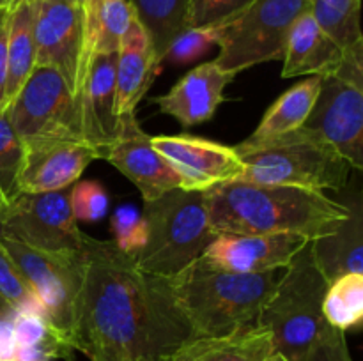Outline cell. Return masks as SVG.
<instances>
[{
    "instance_id": "d6986e66",
    "label": "cell",
    "mask_w": 363,
    "mask_h": 361,
    "mask_svg": "<svg viewBox=\"0 0 363 361\" xmlns=\"http://www.w3.org/2000/svg\"><path fill=\"white\" fill-rule=\"evenodd\" d=\"M160 69L162 62L156 59L149 35L135 16L116 59V110L119 119L137 115L138 103L147 94Z\"/></svg>"
},
{
    "instance_id": "7bdbcfd3",
    "label": "cell",
    "mask_w": 363,
    "mask_h": 361,
    "mask_svg": "<svg viewBox=\"0 0 363 361\" xmlns=\"http://www.w3.org/2000/svg\"><path fill=\"white\" fill-rule=\"evenodd\" d=\"M67 2H74V4H80L82 6V0H67Z\"/></svg>"
},
{
    "instance_id": "7c38bea8",
    "label": "cell",
    "mask_w": 363,
    "mask_h": 361,
    "mask_svg": "<svg viewBox=\"0 0 363 361\" xmlns=\"http://www.w3.org/2000/svg\"><path fill=\"white\" fill-rule=\"evenodd\" d=\"M35 66L59 71L77 92L85 71L84 11L67 0H34Z\"/></svg>"
},
{
    "instance_id": "9a60e30c",
    "label": "cell",
    "mask_w": 363,
    "mask_h": 361,
    "mask_svg": "<svg viewBox=\"0 0 363 361\" xmlns=\"http://www.w3.org/2000/svg\"><path fill=\"white\" fill-rule=\"evenodd\" d=\"M101 159L128 177L138 188L144 202L181 188L172 166L152 147L151 137L140 130L137 115L121 117L117 138L103 151Z\"/></svg>"
},
{
    "instance_id": "1f68e13d",
    "label": "cell",
    "mask_w": 363,
    "mask_h": 361,
    "mask_svg": "<svg viewBox=\"0 0 363 361\" xmlns=\"http://www.w3.org/2000/svg\"><path fill=\"white\" fill-rule=\"evenodd\" d=\"M0 297L11 304L16 311H39L43 314L38 297L32 292L28 283L18 265L0 244Z\"/></svg>"
},
{
    "instance_id": "f546056e",
    "label": "cell",
    "mask_w": 363,
    "mask_h": 361,
    "mask_svg": "<svg viewBox=\"0 0 363 361\" xmlns=\"http://www.w3.org/2000/svg\"><path fill=\"white\" fill-rule=\"evenodd\" d=\"M21 140L11 124L7 108L0 110V197L7 205L18 195L16 177L21 165Z\"/></svg>"
},
{
    "instance_id": "277c9868",
    "label": "cell",
    "mask_w": 363,
    "mask_h": 361,
    "mask_svg": "<svg viewBox=\"0 0 363 361\" xmlns=\"http://www.w3.org/2000/svg\"><path fill=\"white\" fill-rule=\"evenodd\" d=\"M243 163L240 180L305 190H342L353 166L335 147L305 126L264 140L233 147Z\"/></svg>"
},
{
    "instance_id": "6da1fadb",
    "label": "cell",
    "mask_w": 363,
    "mask_h": 361,
    "mask_svg": "<svg viewBox=\"0 0 363 361\" xmlns=\"http://www.w3.org/2000/svg\"><path fill=\"white\" fill-rule=\"evenodd\" d=\"M195 336L169 282L142 273L113 239L84 236L71 345L89 361H162Z\"/></svg>"
},
{
    "instance_id": "44dd1931",
    "label": "cell",
    "mask_w": 363,
    "mask_h": 361,
    "mask_svg": "<svg viewBox=\"0 0 363 361\" xmlns=\"http://www.w3.org/2000/svg\"><path fill=\"white\" fill-rule=\"evenodd\" d=\"M342 57L344 50L328 38L311 11H307L294 21L287 35L282 76L294 78L332 73Z\"/></svg>"
},
{
    "instance_id": "74e56055",
    "label": "cell",
    "mask_w": 363,
    "mask_h": 361,
    "mask_svg": "<svg viewBox=\"0 0 363 361\" xmlns=\"http://www.w3.org/2000/svg\"><path fill=\"white\" fill-rule=\"evenodd\" d=\"M7 32H9V13L7 11H0V110L6 108Z\"/></svg>"
},
{
    "instance_id": "4316f807",
    "label": "cell",
    "mask_w": 363,
    "mask_h": 361,
    "mask_svg": "<svg viewBox=\"0 0 363 361\" xmlns=\"http://www.w3.org/2000/svg\"><path fill=\"white\" fill-rule=\"evenodd\" d=\"M133 18L131 0H103L99 4L85 34V67L94 52L116 53L119 50Z\"/></svg>"
},
{
    "instance_id": "603a6c76",
    "label": "cell",
    "mask_w": 363,
    "mask_h": 361,
    "mask_svg": "<svg viewBox=\"0 0 363 361\" xmlns=\"http://www.w3.org/2000/svg\"><path fill=\"white\" fill-rule=\"evenodd\" d=\"M73 345L39 311H16L13 361H55L73 356Z\"/></svg>"
},
{
    "instance_id": "8fae6325",
    "label": "cell",
    "mask_w": 363,
    "mask_h": 361,
    "mask_svg": "<svg viewBox=\"0 0 363 361\" xmlns=\"http://www.w3.org/2000/svg\"><path fill=\"white\" fill-rule=\"evenodd\" d=\"M2 232L38 250L66 255H80L85 236L66 190L18 193L4 212Z\"/></svg>"
},
{
    "instance_id": "836d02e7",
    "label": "cell",
    "mask_w": 363,
    "mask_h": 361,
    "mask_svg": "<svg viewBox=\"0 0 363 361\" xmlns=\"http://www.w3.org/2000/svg\"><path fill=\"white\" fill-rule=\"evenodd\" d=\"M108 193L96 180H80L69 191V205L77 223L99 222L108 212Z\"/></svg>"
},
{
    "instance_id": "ab89813d",
    "label": "cell",
    "mask_w": 363,
    "mask_h": 361,
    "mask_svg": "<svg viewBox=\"0 0 363 361\" xmlns=\"http://www.w3.org/2000/svg\"><path fill=\"white\" fill-rule=\"evenodd\" d=\"M23 2H27V0H0V11H7V13H11V11H14Z\"/></svg>"
},
{
    "instance_id": "484cf974",
    "label": "cell",
    "mask_w": 363,
    "mask_h": 361,
    "mask_svg": "<svg viewBox=\"0 0 363 361\" xmlns=\"http://www.w3.org/2000/svg\"><path fill=\"white\" fill-rule=\"evenodd\" d=\"M131 6L149 35L156 59L163 62L174 38L188 28V0H131Z\"/></svg>"
},
{
    "instance_id": "cb8c5ba5",
    "label": "cell",
    "mask_w": 363,
    "mask_h": 361,
    "mask_svg": "<svg viewBox=\"0 0 363 361\" xmlns=\"http://www.w3.org/2000/svg\"><path fill=\"white\" fill-rule=\"evenodd\" d=\"M321 88V76H307V80L287 88L262 115L254 133L247 138L250 142L280 137L291 133L305 124L314 108L315 98Z\"/></svg>"
},
{
    "instance_id": "60d3db41",
    "label": "cell",
    "mask_w": 363,
    "mask_h": 361,
    "mask_svg": "<svg viewBox=\"0 0 363 361\" xmlns=\"http://www.w3.org/2000/svg\"><path fill=\"white\" fill-rule=\"evenodd\" d=\"M4 212H6V207L0 205V232H2V219H4Z\"/></svg>"
},
{
    "instance_id": "3957f363",
    "label": "cell",
    "mask_w": 363,
    "mask_h": 361,
    "mask_svg": "<svg viewBox=\"0 0 363 361\" xmlns=\"http://www.w3.org/2000/svg\"><path fill=\"white\" fill-rule=\"evenodd\" d=\"M167 282L195 336H218L257 326L279 278L277 271H227L199 257Z\"/></svg>"
},
{
    "instance_id": "d590c367",
    "label": "cell",
    "mask_w": 363,
    "mask_h": 361,
    "mask_svg": "<svg viewBox=\"0 0 363 361\" xmlns=\"http://www.w3.org/2000/svg\"><path fill=\"white\" fill-rule=\"evenodd\" d=\"M301 361H353L347 347L346 333L328 326L319 342Z\"/></svg>"
},
{
    "instance_id": "5b68a950",
    "label": "cell",
    "mask_w": 363,
    "mask_h": 361,
    "mask_svg": "<svg viewBox=\"0 0 363 361\" xmlns=\"http://www.w3.org/2000/svg\"><path fill=\"white\" fill-rule=\"evenodd\" d=\"M328 282L315 264L311 241L284 269L257 326L272 333L273 349L286 361H301L319 342L328 322L323 317Z\"/></svg>"
},
{
    "instance_id": "ac0fdd59",
    "label": "cell",
    "mask_w": 363,
    "mask_h": 361,
    "mask_svg": "<svg viewBox=\"0 0 363 361\" xmlns=\"http://www.w3.org/2000/svg\"><path fill=\"white\" fill-rule=\"evenodd\" d=\"M234 76L236 73L222 69L213 59L188 71L167 94L155 98V103L160 112L174 117L183 127L199 126L213 119Z\"/></svg>"
},
{
    "instance_id": "83f0119b",
    "label": "cell",
    "mask_w": 363,
    "mask_h": 361,
    "mask_svg": "<svg viewBox=\"0 0 363 361\" xmlns=\"http://www.w3.org/2000/svg\"><path fill=\"white\" fill-rule=\"evenodd\" d=\"M323 317L340 331L358 329L363 319V273H347L328 283Z\"/></svg>"
},
{
    "instance_id": "ee69618b",
    "label": "cell",
    "mask_w": 363,
    "mask_h": 361,
    "mask_svg": "<svg viewBox=\"0 0 363 361\" xmlns=\"http://www.w3.org/2000/svg\"><path fill=\"white\" fill-rule=\"evenodd\" d=\"M282 361H286V360H282Z\"/></svg>"
},
{
    "instance_id": "e575fe53",
    "label": "cell",
    "mask_w": 363,
    "mask_h": 361,
    "mask_svg": "<svg viewBox=\"0 0 363 361\" xmlns=\"http://www.w3.org/2000/svg\"><path fill=\"white\" fill-rule=\"evenodd\" d=\"M250 0H188V27H211L225 21Z\"/></svg>"
},
{
    "instance_id": "7402d4cb",
    "label": "cell",
    "mask_w": 363,
    "mask_h": 361,
    "mask_svg": "<svg viewBox=\"0 0 363 361\" xmlns=\"http://www.w3.org/2000/svg\"><path fill=\"white\" fill-rule=\"evenodd\" d=\"M347 205V218L330 236L311 241L315 264L326 282L347 273H363V207L360 193Z\"/></svg>"
},
{
    "instance_id": "7a4b0ae2",
    "label": "cell",
    "mask_w": 363,
    "mask_h": 361,
    "mask_svg": "<svg viewBox=\"0 0 363 361\" xmlns=\"http://www.w3.org/2000/svg\"><path fill=\"white\" fill-rule=\"evenodd\" d=\"M209 227L218 234H298L330 236L347 218L346 204L323 191L269 186L247 180L216 184L204 191Z\"/></svg>"
},
{
    "instance_id": "4dcf8cb0",
    "label": "cell",
    "mask_w": 363,
    "mask_h": 361,
    "mask_svg": "<svg viewBox=\"0 0 363 361\" xmlns=\"http://www.w3.org/2000/svg\"><path fill=\"white\" fill-rule=\"evenodd\" d=\"M218 41V27H188L174 38L163 55V62L186 66L204 57Z\"/></svg>"
},
{
    "instance_id": "ba28073f",
    "label": "cell",
    "mask_w": 363,
    "mask_h": 361,
    "mask_svg": "<svg viewBox=\"0 0 363 361\" xmlns=\"http://www.w3.org/2000/svg\"><path fill=\"white\" fill-rule=\"evenodd\" d=\"M321 88L303 126L328 142L350 161L363 168V41L344 50L332 73L319 74Z\"/></svg>"
},
{
    "instance_id": "52a82bcc",
    "label": "cell",
    "mask_w": 363,
    "mask_h": 361,
    "mask_svg": "<svg viewBox=\"0 0 363 361\" xmlns=\"http://www.w3.org/2000/svg\"><path fill=\"white\" fill-rule=\"evenodd\" d=\"M311 11V0H250L243 9L218 23L222 69L240 73L262 62L282 60L294 21Z\"/></svg>"
},
{
    "instance_id": "2e32d148",
    "label": "cell",
    "mask_w": 363,
    "mask_h": 361,
    "mask_svg": "<svg viewBox=\"0 0 363 361\" xmlns=\"http://www.w3.org/2000/svg\"><path fill=\"white\" fill-rule=\"evenodd\" d=\"M308 241L298 234H218L201 257L234 273L284 271Z\"/></svg>"
},
{
    "instance_id": "d6a6232c",
    "label": "cell",
    "mask_w": 363,
    "mask_h": 361,
    "mask_svg": "<svg viewBox=\"0 0 363 361\" xmlns=\"http://www.w3.org/2000/svg\"><path fill=\"white\" fill-rule=\"evenodd\" d=\"M110 230L116 246L130 257H133L145 244L147 229H145L144 216L135 205H119L110 218Z\"/></svg>"
},
{
    "instance_id": "f1b7e54d",
    "label": "cell",
    "mask_w": 363,
    "mask_h": 361,
    "mask_svg": "<svg viewBox=\"0 0 363 361\" xmlns=\"http://www.w3.org/2000/svg\"><path fill=\"white\" fill-rule=\"evenodd\" d=\"M360 4L362 0H311V13L328 38L346 50L363 41Z\"/></svg>"
},
{
    "instance_id": "4fadbf2b",
    "label": "cell",
    "mask_w": 363,
    "mask_h": 361,
    "mask_svg": "<svg viewBox=\"0 0 363 361\" xmlns=\"http://www.w3.org/2000/svg\"><path fill=\"white\" fill-rule=\"evenodd\" d=\"M21 149L18 193L66 190L80 179L89 163L101 159L98 149L84 140L69 138H28L21 140Z\"/></svg>"
},
{
    "instance_id": "d4e9b609",
    "label": "cell",
    "mask_w": 363,
    "mask_h": 361,
    "mask_svg": "<svg viewBox=\"0 0 363 361\" xmlns=\"http://www.w3.org/2000/svg\"><path fill=\"white\" fill-rule=\"evenodd\" d=\"M35 66L34 0H27L9 13L7 32L6 108L30 76Z\"/></svg>"
},
{
    "instance_id": "8992f818",
    "label": "cell",
    "mask_w": 363,
    "mask_h": 361,
    "mask_svg": "<svg viewBox=\"0 0 363 361\" xmlns=\"http://www.w3.org/2000/svg\"><path fill=\"white\" fill-rule=\"evenodd\" d=\"M145 244L133 255L142 273L172 276L199 258L216 237L209 227L204 191H167L144 202Z\"/></svg>"
},
{
    "instance_id": "5bb4252c",
    "label": "cell",
    "mask_w": 363,
    "mask_h": 361,
    "mask_svg": "<svg viewBox=\"0 0 363 361\" xmlns=\"http://www.w3.org/2000/svg\"><path fill=\"white\" fill-rule=\"evenodd\" d=\"M151 145L167 159L181 180V190L206 191L216 184L240 180L243 163L233 147L191 137V134H158Z\"/></svg>"
},
{
    "instance_id": "8d00e7d4",
    "label": "cell",
    "mask_w": 363,
    "mask_h": 361,
    "mask_svg": "<svg viewBox=\"0 0 363 361\" xmlns=\"http://www.w3.org/2000/svg\"><path fill=\"white\" fill-rule=\"evenodd\" d=\"M16 310L0 297V361H13Z\"/></svg>"
},
{
    "instance_id": "f35d334b",
    "label": "cell",
    "mask_w": 363,
    "mask_h": 361,
    "mask_svg": "<svg viewBox=\"0 0 363 361\" xmlns=\"http://www.w3.org/2000/svg\"><path fill=\"white\" fill-rule=\"evenodd\" d=\"M101 2H103V0H82V11H84V32H85V34H87V28H89V25H91L92 16H94L96 9H98V6ZM84 73H85V71H84Z\"/></svg>"
},
{
    "instance_id": "9c48e42d",
    "label": "cell",
    "mask_w": 363,
    "mask_h": 361,
    "mask_svg": "<svg viewBox=\"0 0 363 361\" xmlns=\"http://www.w3.org/2000/svg\"><path fill=\"white\" fill-rule=\"evenodd\" d=\"M7 115L20 140H84L73 91L53 67L34 66L30 76L7 105Z\"/></svg>"
},
{
    "instance_id": "30bf717a",
    "label": "cell",
    "mask_w": 363,
    "mask_h": 361,
    "mask_svg": "<svg viewBox=\"0 0 363 361\" xmlns=\"http://www.w3.org/2000/svg\"><path fill=\"white\" fill-rule=\"evenodd\" d=\"M0 244L18 265L41 304L43 315L71 343L74 299L82 275V253L66 255L38 250L0 232Z\"/></svg>"
},
{
    "instance_id": "b9f144b4",
    "label": "cell",
    "mask_w": 363,
    "mask_h": 361,
    "mask_svg": "<svg viewBox=\"0 0 363 361\" xmlns=\"http://www.w3.org/2000/svg\"><path fill=\"white\" fill-rule=\"evenodd\" d=\"M0 205H4V207H7V204H6V202H4L2 197H0Z\"/></svg>"
},
{
    "instance_id": "ffe728a7",
    "label": "cell",
    "mask_w": 363,
    "mask_h": 361,
    "mask_svg": "<svg viewBox=\"0 0 363 361\" xmlns=\"http://www.w3.org/2000/svg\"><path fill=\"white\" fill-rule=\"evenodd\" d=\"M273 349L272 333L248 326L218 336H191L162 361H282Z\"/></svg>"
},
{
    "instance_id": "e0dca14e",
    "label": "cell",
    "mask_w": 363,
    "mask_h": 361,
    "mask_svg": "<svg viewBox=\"0 0 363 361\" xmlns=\"http://www.w3.org/2000/svg\"><path fill=\"white\" fill-rule=\"evenodd\" d=\"M116 53L94 52L74 92L84 142L103 154L119 133L116 110Z\"/></svg>"
}]
</instances>
